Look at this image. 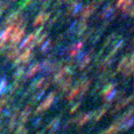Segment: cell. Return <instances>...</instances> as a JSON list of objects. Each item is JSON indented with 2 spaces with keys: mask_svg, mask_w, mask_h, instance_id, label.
I'll use <instances>...</instances> for the list:
<instances>
[{
  "mask_svg": "<svg viewBox=\"0 0 134 134\" xmlns=\"http://www.w3.org/2000/svg\"><path fill=\"white\" fill-rule=\"evenodd\" d=\"M24 35H25V28H16L15 27L14 31L12 32L11 36H10L11 45L13 46V45H16L17 43H19L20 41L22 40V38L24 37Z\"/></svg>",
  "mask_w": 134,
  "mask_h": 134,
  "instance_id": "obj_1",
  "label": "cell"
},
{
  "mask_svg": "<svg viewBox=\"0 0 134 134\" xmlns=\"http://www.w3.org/2000/svg\"><path fill=\"white\" fill-rule=\"evenodd\" d=\"M97 3H91V4H88L86 6L85 9L82 10V12H81V18L82 19H86V18H88L90 16H91L94 11H96V7H97Z\"/></svg>",
  "mask_w": 134,
  "mask_h": 134,
  "instance_id": "obj_2",
  "label": "cell"
},
{
  "mask_svg": "<svg viewBox=\"0 0 134 134\" xmlns=\"http://www.w3.org/2000/svg\"><path fill=\"white\" fill-rule=\"evenodd\" d=\"M42 29H43V27H41V28L39 29V30H37L36 32H34V33H32V34H30L28 37H27V38L25 39L24 41L22 42V44L20 45L19 49L24 48V47H26V46H28L29 44H32V43H33V41L36 38H37V36H38V35H40V32L42 31Z\"/></svg>",
  "mask_w": 134,
  "mask_h": 134,
  "instance_id": "obj_3",
  "label": "cell"
},
{
  "mask_svg": "<svg viewBox=\"0 0 134 134\" xmlns=\"http://www.w3.org/2000/svg\"><path fill=\"white\" fill-rule=\"evenodd\" d=\"M20 17V12L19 11H14V12H12L10 15H8L7 17H6V19L5 21L3 22V25H12L15 23V21H17V19Z\"/></svg>",
  "mask_w": 134,
  "mask_h": 134,
  "instance_id": "obj_4",
  "label": "cell"
},
{
  "mask_svg": "<svg viewBox=\"0 0 134 134\" xmlns=\"http://www.w3.org/2000/svg\"><path fill=\"white\" fill-rule=\"evenodd\" d=\"M49 18H50V13H40V14L36 17L35 21H34V26L45 24Z\"/></svg>",
  "mask_w": 134,
  "mask_h": 134,
  "instance_id": "obj_5",
  "label": "cell"
},
{
  "mask_svg": "<svg viewBox=\"0 0 134 134\" xmlns=\"http://www.w3.org/2000/svg\"><path fill=\"white\" fill-rule=\"evenodd\" d=\"M31 52H32V49L31 48H28L26 49L23 54H21L18 59L16 60V64H18V63H21V62H26V61H28L30 60V57H31Z\"/></svg>",
  "mask_w": 134,
  "mask_h": 134,
  "instance_id": "obj_6",
  "label": "cell"
},
{
  "mask_svg": "<svg viewBox=\"0 0 134 134\" xmlns=\"http://www.w3.org/2000/svg\"><path fill=\"white\" fill-rule=\"evenodd\" d=\"M86 27H87V26H86V22H85V21H81V23H79V25L74 26V28H76L75 32H76L77 35H81V34L86 30Z\"/></svg>",
  "mask_w": 134,
  "mask_h": 134,
  "instance_id": "obj_7",
  "label": "cell"
},
{
  "mask_svg": "<svg viewBox=\"0 0 134 134\" xmlns=\"http://www.w3.org/2000/svg\"><path fill=\"white\" fill-rule=\"evenodd\" d=\"M18 54H19V48H17V47H15V48H10L9 52L7 54V57L9 58V59H14L18 56Z\"/></svg>",
  "mask_w": 134,
  "mask_h": 134,
  "instance_id": "obj_8",
  "label": "cell"
},
{
  "mask_svg": "<svg viewBox=\"0 0 134 134\" xmlns=\"http://www.w3.org/2000/svg\"><path fill=\"white\" fill-rule=\"evenodd\" d=\"M111 12H112V6H111V4H108L107 6H105V7H104V9H103L102 13H101V16H103V17L110 16Z\"/></svg>",
  "mask_w": 134,
  "mask_h": 134,
  "instance_id": "obj_9",
  "label": "cell"
},
{
  "mask_svg": "<svg viewBox=\"0 0 134 134\" xmlns=\"http://www.w3.org/2000/svg\"><path fill=\"white\" fill-rule=\"evenodd\" d=\"M81 47H82V43H81V42L77 43V45H76V46L74 47V49H72V53H71V54H72V56H74V55H76V54H77V52H79V51L81 50Z\"/></svg>",
  "mask_w": 134,
  "mask_h": 134,
  "instance_id": "obj_10",
  "label": "cell"
},
{
  "mask_svg": "<svg viewBox=\"0 0 134 134\" xmlns=\"http://www.w3.org/2000/svg\"><path fill=\"white\" fill-rule=\"evenodd\" d=\"M39 68H40V66H39V64H36L35 66H34L32 69H30V71H29V74H28V77H31V76H33L35 72H37L39 70Z\"/></svg>",
  "mask_w": 134,
  "mask_h": 134,
  "instance_id": "obj_11",
  "label": "cell"
},
{
  "mask_svg": "<svg viewBox=\"0 0 134 134\" xmlns=\"http://www.w3.org/2000/svg\"><path fill=\"white\" fill-rule=\"evenodd\" d=\"M51 40H48V41H46L45 44L43 45V47H42V52H46V51H48L50 47H51Z\"/></svg>",
  "mask_w": 134,
  "mask_h": 134,
  "instance_id": "obj_12",
  "label": "cell"
},
{
  "mask_svg": "<svg viewBox=\"0 0 134 134\" xmlns=\"http://www.w3.org/2000/svg\"><path fill=\"white\" fill-rule=\"evenodd\" d=\"M8 7V4L7 3H5V4H2L1 6H0V16L2 15V13L4 12L5 10H6V8Z\"/></svg>",
  "mask_w": 134,
  "mask_h": 134,
  "instance_id": "obj_13",
  "label": "cell"
},
{
  "mask_svg": "<svg viewBox=\"0 0 134 134\" xmlns=\"http://www.w3.org/2000/svg\"><path fill=\"white\" fill-rule=\"evenodd\" d=\"M63 1H65V2H68V1H71V0H63Z\"/></svg>",
  "mask_w": 134,
  "mask_h": 134,
  "instance_id": "obj_14",
  "label": "cell"
},
{
  "mask_svg": "<svg viewBox=\"0 0 134 134\" xmlns=\"http://www.w3.org/2000/svg\"><path fill=\"white\" fill-rule=\"evenodd\" d=\"M12 1H15V0H12Z\"/></svg>",
  "mask_w": 134,
  "mask_h": 134,
  "instance_id": "obj_15",
  "label": "cell"
}]
</instances>
